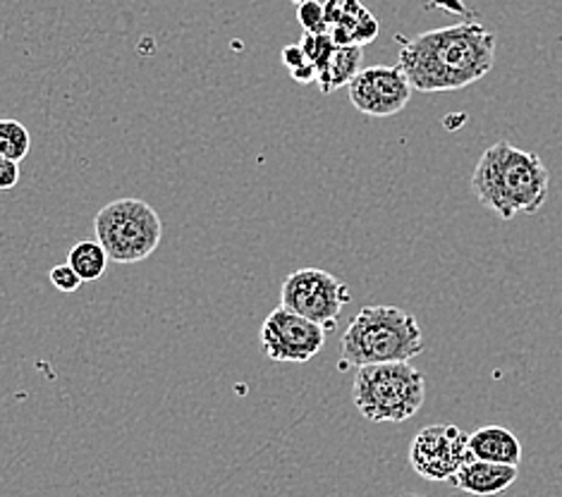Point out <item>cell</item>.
I'll list each match as a JSON object with an SVG mask.
<instances>
[{"mask_svg": "<svg viewBox=\"0 0 562 497\" xmlns=\"http://www.w3.org/2000/svg\"><path fill=\"white\" fill-rule=\"evenodd\" d=\"M400 70L414 91H458L484 79L495 63V36L481 22H460L417 34L397 36Z\"/></svg>", "mask_w": 562, "mask_h": 497, "instance_id": "cell-1", "label": "cell"}, {"mask_svg": "<svg viewBox=\"0 0 562 497\" xmlns=\"http://www.w3.org/2000/svg\"><path fill=\"white\" fill-rule=\"evenodd\" d=\"M470 184L481 206L501 221H513L519 213L533 216L543 208L551 172L537 154L503 139L481 154Z\"/></svg>", "mask_w": 562, "mask_h": 497, "instance_id": "cell-2", "label": "cell"}, {"mask_svg": "<svg viewBox=\"0 0 562 497\" xmlns=\"http://www.w3.org/2000/svg\"><path fill=\"white\" fill-rule=\"evenodd\" d=\"M422 352L424 335L417 318L400 306H364L340 340L342 364L357 369L412 361Z\"/></svg>", "mask_w": 562, "mask_h": 497, "instance_id": "cell-3", "label": "cell"}, {"mask_svg": "<svg viewBox=\"0 0 562 497\" xmlns=\"http://www.w3.org/2000/svg\"><path fill=\"white\" fill-rule=\"evenodd\" d=\"M426 379L409 361L357 369L352 402L371 423H403L424 407Z\"/></svg>", "mask_w": 562, "mask_h": 497, "instance_id": "cell-4", "label": "cell"}, {"mask_svg": "<svg viewBox=\"0 0 562 497\" xmlns=\"http://www.w3.org/2000/svg\"><path fill=\"white\" fill-rule=\"evenodd\" d=\"M93 233L113 263L130 266L149 259L158 249L164 239V223L154 206L127 196L111 201L97 213Z\"/></svg>", "mask_w": 562, "mask_h": 497, "instance_id": "cell-5", "label": "cell"}, {"mask_svg": "<svg viewBox=\"0 0 562 497\" xmlns=\"http://www.w3.org/2000/svg\"><path fill=\"white\" fill-rule=\"evenodd\" d=\"M350 287L321 268H300L288 275L280 287V306L306 320H314L326 330L336 328L342 308L350 304Z\"/></svg>", "mask_w": 562, "mask_h": 497, "instance_id": "cell-6", "label": "cell"}, {"mask_svg": "<svg viewBox=\"0 0 562 497\" xmlns=\"http://www.w3.org/2000/svg\"><path fill=\"white\" fill-rule=\"evenodd\" d=\"M470 460V436L448 423L422 428L409 448V466L426 481H452Z\"/></svg>", "mask_w": 562, "mask_h": 497, "instance_id": "cell-7", "label": "cell"}, {"mask_svg": "<svg viewBox=\"0 0 562 497\" xmlns=\"http://www.w3.org/2000/svg\"><path fill=\"white\" fill-rule=\"evenodd\" d=\"M259 338L263 354L271 361H278V364H306L324 349L326 328L288 312L285 306H278L266 316Z\"/></svg>", "mask_w": 562, "mask_h": 497, "instance_id": "cell-8", "label": "cell"}, {"mask_svg": "<svg viewBox=\"0 0 562 497\" xmlns=\"http://www.w3.org/2000/svg\"><path fill=\"white\" fill-rule=\"evenodd\" d=\"M347 91H350V101L359 113L369 117H391L407 109L414 89L400 65H371L347 84Z\"/></svg>", "mask_w": 562, "mask_h": 497, "instance_id": "cell-9", "label": "cell"}, {"mask_svg": "<svg viewBox=\"0 0 562 497\" xmlns=\"http://www.w3.org/2000/svg\"><path fill=\"white\" fill-rule=\"evenodd\" d=\"M517 476H519L517 466L493 464V462H484V460H470L450 483L467 495L493 497V495H501L510 488L517 481Z\"/></svg>", "mask_w": 562, "mask_h": 497, "instance_id": "cell-10", "label": "cell"}, {"mask_svg": "<svg viewBox=\"0 0 562 497\" xmlns=\"http://www.w3.org/2000/svg\"><path fill=\"white\" fill-rule=\"evenodd\" d=\"M470 452L474 460H484L493 464L519 466L521 462V442L519 438L503 426H484L470 436Z\"/></svg>", "mask_w": 562, "mask_h": 497, "instance_id": "cell-11", "label": "cell"}, {"mask_svg": "<svg viewBox=\"0 0 562 497\" xmlns=\"http://www.w3.org/2000/svg\"><path fill=\"white\" fill-rule=\"evenodd\" d=\"M359 72H361V46H338L326 70L318 72L316 82L321 93H330L350 84Z\"/></svg>", "mask_w": 562, "mask_h": 497, "instance_id": "cell-12", "label": "cell"}, {"mask_svg": "<svg viewBox=\"0 0 562 497\" xmlns=\"http://www.w3.org/2000/svg\"><path fill=\"white\" fill-rule=\"evenodd\" d=\"M109 263H111L109 253H105V249L99 245V241H89V239L77 241L68 253V266L85 282L99 280L105 273Z\"/></svg>", "mask_w": 562, "mask_h": 497, "instance_id": "cell-13", "label": "cell"}, {"mask_svg": "<svg viewBox=\"0 0 562 497\" xmlns=\"http://www.w3.org/2000/svg\"><path fill=\"white\" fill-rule=\"evenodd\" d=\"M336 26L350 32L355 46L371 44L379 36V20L359 0H342V20Z\"/></svg>", "mask_w": 562, "mask_h": 497, "instance_id": "cell-14", "label": "cell"}, {"mask_svg": "<svg viewBox=\"0 0 562 497\" xmlns=\"http://www.w3.org/2000/svg\"><path fill=\"white\" fill-rule=\"evenodd\" d=\"M32 146V134L26 129L20 120H0V156L15 160V163H22L30 154Z\"/></svg>", "mask_w": 562, "mask_h": 497, "instance_id": "cell-15", "label": "cell"}, {"mask_svg": "<svg viewBox=\"0 0 562 497\" xmlns=\"http://www.w3.org/2000/svg\"><path fill=\"white\" fill-rule=\"evenodd\" d=\"M300 46L304 50L306 60L316 67V72L326 70L330 58H333V53H336V48H338L336 42L330 38V34H304Z\"/></svg>", "mask_w": 562, "mask_h": 497, "instance_id": "cell-16", "label": "cell"}, {"mask_svg": "<svg viewBox=\"0 0 562 497\" xmlns=\"http://www.w3.org/2000/svg\"><path fill=\"white\" fill-rule=\"evenodd\" d=\"M297 20L304 26V34H328L326 12L318 0H302L297 8Z\"/></svg>", "mask_w": 562, "mask_h": 497, "instance_id": "cell-17", "label": "cell"}, {"mask_svg": "<svg viewBox=\"0 0 562 497\" xmlns=\"http://www.w3.org/2000/svg\"><path fill=\"white\" fill-rule=\"evenodd\" d=\"M50 285L56 287L58 292H77L79 287L85 285V280L79 278L68 263H63V266L50 268Z\"/></svg>", "mask_w": 562, "mask_h": 497, "instance_id": "cell-18", "label": "cell"}, {"mask_svg": "<svg viewBox=\"0 0 562 497\" xmlns=\"http://www.w3.org/2000/svg\"><path fill=\"white\" fill-rule=\"evenodd\" d=\"M20 182V163L0 156V192L15 190Z\"/></svg>", "mask_w": 562, "mask_h": 497, "instance_id": "cell-19", "label": "cell"}, {"mask_svg": "<svg viewBox=\"0 0 562 497\" xmlns=\"http://www.w3.org/2000/svg\"><path fill=\"white\" fill-rule=\"evenodd\" d=\"M306 63H310V60H306V56H304V50H302L300 44H292V46H285V48H283V65L290 67V72L297 70V67H302V65H306Z\"/></svg>", "mask_w": 562, "mask_h": 497, "instance_id": "cell-20", "label": "cell"}, {"mask_svg": "<svg viewBox=\"0 0 562 497\" xmlns=\"http://www.w3.org/2000/svg\"><path fill=\"white\" fill-rule=\"evenodd\" d=\"M316 77H318V72H316V67L312 63H306V65L297 67V70H292V79H294V82H300V84L316 82Z\"/></svg>", "mask_w": 562, "mask_h": 497, "instance_id": "cell-21", "label": "cell"}, {"mask_svg": "<svg viewBox=\"0 0 562 497\" xmlns=\"http://www.w3.org/2000/svg\"><path fill=\"white\" fill-rule=\"evenodd\" d=\"M326 12V22H328V30L330 26H336L342 20V0H328L324 5Z\"/></svg>", "mask_w": 562, "mask_h": 497, "instance_id": "cell-22", "label": "cell"}, {"mask_svg": "<svg viewBox=\"0 0 562 497\" xmlns=\"http://www.w3.org/2000/svg\"><path fill=\"white\" fill-rule=\"evenodd\" d=\"M434 5H440V8H446V10H450V12H458V15H464V8H462V3H458V0H434Z\"/></svg>", "mask_w": 562, "mask_h": 497, "instance_id": "cell-23", "label": "cell"}, {"mask_svg": "<svg viewBox=\"0 0 562 497\" xmlns=\"http://www.w3.org/2000/svg\"><path fill=\"white\" fill-rule=\"evenodd\" d=\"M407 497H419V495H407Z\"/></svg>", "mask_w": 562, "mask_h": 497, "instance_id": "cell-24", "label": "cell"}]
</instances>
